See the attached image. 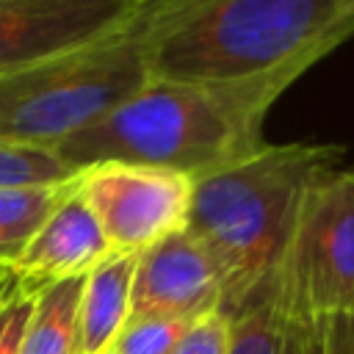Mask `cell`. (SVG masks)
<instances>
[{"mask_svg": "<svg viewBox=\"0 0 354 354\" xmlns=\"http://www.w3.org/2000/svg\"><path fill=\"white\" fill-rule=\"evenodd\" d=\"M149 0H0V72L124 33Z\"/></svg>", "mask_w": 354, "mask_h": 354, "instance_id": "cell-7", "label": "cell"}, {"mask_svg": "<svg viewBox=\"0 0 354 354\" xmlns=\"http://www.w3.org/2000/svg\"><path fill=\"white\" fill-rule=\"evenodd\" d=\"M227 346H230V318L221 310H216L191 324L174 354H227Z\"/></svg>", "mask_w": 354, "mask_h": 354, "instance_id": "cell-17", "label": "cell"}, {"mask_svg": "<svg viewBox=\"0 0 354 354\" xmlns=\"http://www.w3.org/2000/svg\"><path fill=\"white\" fill-rule=\"evenodd\" d=\"M77 171L61 160L53 147H28L0 141V185L64 183Z\"/></svg>", "mask_w": 354, "mask_h": 354, "instance_id": "cell-14", "label": "cell"}, {"mask_svg": "<svg viewBox=\"0 0 354 354\" xmlns=\"http://www.w3.org/2000/svg\"><path fill=\"white\" fill-rule=\"evenodd\" d=\"M144 14V11H141ZM138 19L119 36L77 53L0 72V141L58 147L144 80Z\"/></svg>", "mask_w": 354, "mask_h": 354, "instance_id": "cell-4", "label": "cell"}, {"mask_svg": "<svg viewBox=\"0 0 354 354\" xmlns=\"http://www.w3.org/2000/svg\"><path fill=\"white\" fill-rule=\"evenodd\" d=\"M221 310V282L207 252L188 230H180L136 260L130 318L196 321Z\"/></svg>", "mask_w": 354, "mask_h": 354, "instance_id": "cell-8", "label": "cell"}, {"mask_svg": "<svg viewBox=\"0 0 354 354\" xmlns=\"http://www.w3.org/2000/svg\"><path fill=\"white\" fill-rule=\"evenodd\" d=\"M77 191L116 254H141L185 230L194 180L141 163L102 160L77 171Z\"/></svg>", "mask_w": 354, "mask_h": 354, "instance_id": "cell-6", "label": "cell"}, {"mask_svg": "<svg viewBox=\"0 0 354 354\" xmlns=\"http://www.w3.org/2000/svg\"><path fill=\"white\" fill-rule=\"evenodd\" d=\"M227 318V354H315V321L288 310L274 279Z\"/></svg>", "mask_w": 354, "mask_h": 354, "instance_id": "cell-11", "label": "cell"}, {"mask_svg": "<svg viewBox=\"0 0 354 354\" xmlns=\"http://www.w3.org/2000/svg\"><path fill=\"white\" fill-rule=\"evenodd\" d=\"M194 321L185 318H127L113 351L116 354H174Z\"/></svg>", "mask_w": 354, "mask_h": 354, "instance_id": "cell-15", "label": "cell"}, {"mask_svg": "<svg viewBox=\"0 0 354 354\" xmlns=\"http://www.w3.org/2000/svg\"><path fill=\"white\" fill-rule=\"evenodd\" d=\"M138 254H108L83 279L77 310V354H108L130 318Z\"/></svg>", "mask_w": 354, "mask_h": 354, "instance_id": "cell-10", "label": "cell"}, {"mask_svg": "<svg viewBox=\"0 0 354 354\" xmlns=\"http://www.w3.org/2000/svg\"><path fill=\"white\" fill-rule=\"evenodd\" d=\"M111 252L100 221L77 191V180L72 191L61 199V205L50 213L41 230L33 235L19 263L8 271L14 282L28 290H36L50 282L86 277L94 266H100Z\"/></svg>", "mask_w": 354, "mask_h": 354, "instance_id": "cell-9", "label": "cell"}, {"mask_svg": "<svg viewBox=\"0 0 354 354\" xmlns=\"http://www.w3.org/2000/svg\"><path fill=\"white\" fill-rule=\"evenodd\" d=\"M147 77L185 83H296L354 39V0H149Z\"/></svg>", "mask_w": 354, "mask_h": 354, "instance_id": "cell-1", "label": "cell"}, {"mask_svg": "<svg viewBox=\"0 0 354 354\" xmlns=\"http://www.w3.org/2000/svg\"><path fill=\"white\" fill-rule=\"evenodd\" d=\"M343 155L340 144L266 141L254 155L194 180L185 230L216 266L224 315L274 279L307 194Z\"/></svg>", "mask_w": 354, "mask_h": 354, "instance_id": "cell-3", "label": "cell"}, {"mask_svg": "<svg viewBox=\"0 0 354 354\" xmlns=\"http://www.w3.org/2000/svg\"><path fill=\"white\" fill-rule=\"evenodd\" d=\"M293 83H185L147 77L133 94L55 147L75 171L102 163H141L199 180L254 155L266 116Z\"/></svg>", "mask_w": 354, "mask_h": 354, "instance_id": "cell-2", "label": "cell"}, {"mask_svg": "<svg viewBox=\"0 0 354 354\" xmlns=\"http://www.w3.org/2000/svg\"><path fill=\"white\" fill-rule=\"evenodd\" d=\"M315 354H354V310L315 321Z\"/></svg>", "mask_w": 354, "mask_h": 354, "instance_id": "cell-18", "label": "cell"}, {"mask_svg": "<svg viewBox=\"0 0 354 354\" xmlns=\"http://www.w3.org/2000/svg\"><path fill=\"white\" fill-rule=\"evenodd\" d=\"M77 174L64 183L0 185V274H8L50 213L72 191Z\"/></svg>", "mask_w": 354, "mask_h": 354, "instance_id": "cell-12", "label": "cell"}, {"mask_svg": "<svg viewBox=\"0 0 354 354\" xmlns=\"http://www.w3.org/2000/svg\"><path fill=\"white\" fill-rule=\"evenodd\" d=\"M108 354H116V351H113V348H111V351H108Z\"/></svg>", "mask_w": 354, "mask_h": 354, "instance_id": "cell-20", "label": "cell"}, {"mask_svg": "<svg viewBox=\"0 0 354 354\" xmlns=\"http://www.w3.org/2000/svg\"><path fill=\"white\" fill-rule=\"evenodd\" d=\"M86 277L50 282L33 290V307L19 354H77V310Z\"/></svg>", "mask_w": 354, "mask_h": 354, "instance_id": "cell-13", "label": "cell"}, {"mask_svg": "<svg viewBox=\"0 0 354 354\" xmlns=\"http://www.w3.org/2000/svg\"><path fill=\"white\" fill-rule=\"evenodd\" d=\"M274 290L307 321L354 310V166H337L307 194Z\"/></svg>", "mask_w": 354, "mask_h": 354, "instance_id": "cell-5", "label": "cell"}, {"mask_svg": "<svg viewBox=\"0 0 354 354\" xmlns=\"http://www.w3.org/2000/svg\"><path fill=\"white\" fill-rule=\"evenodd\" d=\"M3 288H6V274H0V293H3Z\"/></svg>", "mask_w": 354, "mask_h": 354, "instance_id": "cell-19", "label": "cell"}, {"mask_svg": "<svg viewBox=\"0 0 354 354\" xmlns=\"http://www.w3.org/2000/svg\"><path fill=\"white\" fill-rule=\"evenodd\" d=\"M33 307V290L22 288L6 274V288L0 293V354H19L25 324Z\"/></svg>", "mask_w": 354, "mask_h": 354, "instance_id": "cell-16", "label": "cell"}]
</instances>
